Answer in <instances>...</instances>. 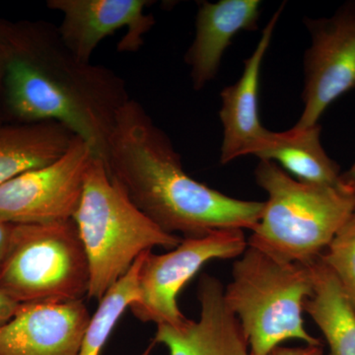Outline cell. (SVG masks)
Returning a JSON list of instances; mask_svg holds the SVG:
<instances>
[{"label": "cell", "mask_w": 355, "mask_h": 355, "mask_svg": "<svg viewBox=\"0 0 355 355\" xmlns=\"http://www.w3.org/2000/svg\"><path fill=\"white\" fill-rule=\"evenodd\" d=\"M248 247L241 229H223L198 238H183L163 254L147 251L139 270V298L130 305L141 322L179 326L186 321L177 297L184 284L205 263L238 258Z\"/></svg>", "instance_id": "52a82bcc"}, {"label": "cell", "mask_w": 355, "mask_h": 355, "mask_svg": "<svg viewBox=\"0 0 355 355\" xmlns=\"http://www.w3.org/2000/svg\"><path fill=\"white\" fill-rule=\"evenodd\" d=\"M90 320L83 299L20 304L0 329V355H78Z\"/></svg>", "instance_id": "8fae6325"}, {"label": "cell", "mask_w": 355, "mask_h": 355, "mask_svg": "<svg viewBox=\"0 0 355 355\" xmlns=\"http://www.w3.org/2000/svg\"><path fill=\"white\" fill-rule=\"evenodd\" d=\"M305 22L312 44L304 58V110L295 125L300 128L318 125L331 103L355 87V3Z\"/></svg>", "instance_id": "9c48e42d"}, {"label": "cell", "mask_w": 355, "mask_h": 355, "mask_svg": "<svg viewBox=\"0 0 355 355\" xmlns=\"http://www.w3.org/2000/svg\"><path fill=\"white\" fill-rule=\"evenodd\" d=\"M233 265L224 301L241 324L252 355H268L280 343L322 345L304 327V303L313 293L309 265L287 263L248 246Z\"/></svg>", "instance_id": "5b68a950"}, {"label": "cell", "mask_w": 355, "mask_h": 355, "mask_svg": "<svg viewBox=\"0 0 355 355\" xmlns=\"http://www.w3.org/2000/svg\"><path fill=\"white\" fill-rule=\"evenodd\" d=\"M321 259L335 273L355 307V212L336 233Z\"/></svg>", "instance_id": "d6986e66"}, {"label": "cell", "mask_w": 355, "mask_h": 355, "mask_svg": "<svg viewBox=\"0 0 355 355\" xmlns=\"http://www.w3.org/2000/svg\"><path fill=\"white\" fill-rule=\"evenodd\" d=\"M146 252L140 254L128 272L100 301L97 311L91 317L78 355H101L103 347L121 315L139 300V270Z\"/></svg>", "instance_id": "ac0fdd59"}, {"label": "cell", "mask_w": 355, "mask_h": 355, "mask_svg": "<svg viewBox=\"0 0 355 355\" xmlns=\"http://www.w3.org/2000/svg\"><path fill=\"white\" fill-rule=\"evenodd\" d=\"M0 93L14 118L60 123L102 160L116 114L130 99L121 77L80 62L58 27L44 21L0 19Z\"/></svg>", "instance_id": "6da1fadb"}, {"label": "cell", "mask_w": 355, "mask_h": 355, "mask_svg": "<svg viewBox=\"0 0 355 355\" xmlns=\"http://www.w3.org/2000/svg\"><path fill=\"white\" fill-rule=\"evenodd\" d=\"M340 187L349 193H355V162L349 170L340 175Z\"/></svg>", "instance_id": "603a6c76"}, {"label": "cell", "mask_w": 355, "mask_h": 355, "mask_svg": "<svg viewBox=\"0 0 355 355\" xmlns=\"http://www.w3.org/2000/svg\"><path fill=\"white\" fill-rule=\"evenodd\" d=\"M313 293L304 303L326 338L329 355H355V307L321 256L309 263Z\"/></svg>", "instance_id": "e0dca14e"}, {"label": "cell", "mask_w": 355, "mask_h": 355, "mask_svg": "<svg viewBox=\"0 0 355 355\" xmlns=\"http://www.w3.org/2000/svg\"><path fill=\"white\" fill-rule=\"evenodd\" d=\"M282 9L284 6L275 11L266 24L254 53L244 62V70L239 80L222 90L219 113L224 130L222 164L241 156L252 155L270 132L263 127L259 116V85L261 64Z\"/></svg>", "instance_id": "4fadbf2b"}, {"label": "cell", "mask_w": 355, "mask_h": 355, "mask_svg": "<svg viewBox=\"0 0 355 355\" xmlns=\"http://www.w3.org/2000/svg\"><path fill=\"white\" fill-rule=\"evenodd\" d=\"M268 355H324V350L322 345H306L304 347H286L279 345Z\"/></svg>", "instance_id": "ffe728a7"}, {"label": "cell", "mask_w": 355, "mask_h": 355, "mask_svg": "<svg viewBox=\"0 0 355 355\" xmlns=\"http://www.w3.org/2000/svg\"><path fill=\"white\" fill-rule=\"evenodd\" d=\"M94 156L92 148L76 137L57 160L2 184L0 221L16 225L73 219Z\"/></svg>", "instance_id": "ba28073f"}, {"label": "cell", "mask_w": 355, "mask_h": 355, "mask_svg": "<svg viewBox=\"0 0 355 355\" xmlns=\"http://www.w3.org/2000/svg\"><path fill=\"white\" fill-rule=\"evenodd\" d=\"M254 176L268 200L248 246L277 260L309 265L355 212V193L303 183L272 161L260 160Z\"/></svg>", "instance_id": "3957f363"}, {"label": "cell", "mask_w": 355, "mask_h": 355, "mask_svg": "<svg viewBox=\"0 0 355 355\" xmlns=\"http://www.w3.org/2000/svg\"><path fill=\"white\" fill-rule=\"evenodd\" d=\"M320 132L319 125L270 132L252 155L272 161L303 183L340 187V167L324 151Z\"/></svg>", "instance_id": "9a60e30c"}, {"label": "cell", "mask_w": 355, "mask_h": 355, "mask_svg": "<svg viewBox=\"0 0 355 355\" xmlns=\"http://www.w3.org/2000/svg\"><path fill=\"white\" fill-rule=\"evenodd\" d=\"M103 161L133 205L168 234L253 231L260 222L265 202L229 197L187 174L171 140L135 100L116 114Z\"/></svg>", "instance_id": "7a4b0ae2"}, {"label": "cell", "mask_w": 355, "mask_h": 355, "mask_svg": "<svg viewBox=\"0 0 355 355\" xmlns=\"http://www.w3.org/2000/svg\"><path fill=\"white\" fill-rule=\"evenodd\" d=\"M147 0H49L46 6L62 13L58 29L80 62H91L100 42L119 30L127 29L118 44L123 53L139 51L155 20L146 14Z\"/></svg>", "instance_id": "30bf717a"}, {"label": "cell", "mask_w": 355, "mask_h": 355, "mask_svg": "<svg viewBox=\"0 0 355 355\" xmlns=\"http://www.w3.org/2000/svg\"><path fill=\"white\" fill-rule=\"evenodd\" d=\"M12 227L13 224L0 221V266H1L2 261H3L4 256H6L7 248H8Z\"/></svg>", "instance_id": "7402d4cb"}, {"label": "cell", "mask_w": 355, "mask_h": 355, "mask_svg": "<svg viewBox=\"0 0 355 355\" xmlns=\"http://www.w3.org/2000/svg\"><path fill=\"white\" fill-rule=\"evenodd\" d=\"M90 270L73 219L16 224L0 266V291L18 304L87 297Z\"/></svg>", "instance_id": "8992f818"}, {"label": "cell", "mask_w": 355, "mask_h": 355, "mask_svg": "<svg viewBox=\"0 0 355 355\" xmlns=\"http://www.w3.org/2000/svg\"><path fill=\"white\" fill-rule=\"evenodd\" d=\"M200 317L179 326L157 324L155 343L169 355H252L241 324L224 301V287L216 277L202 275L198 286Z\"/></svg>", "instance_id": "7c38bea8"}, {"label": "cell", "mask_w": 355, "mask_h": 355, "mask_svg": "<svg viewBox=\"0 0 355 355\" xmlns=\"http://www.w3.org/2000/svg\"><path fill=\"white\" fill-rule=\"evenodd\" d=\"M19 305L0 291V329L14 316Z\"/></svg>", "instance_id": "44dd1931"}, {"label": "cell", "mask_w": 355, "mask_h": 355, "mask_svg": "<svg viewBox=\"0 0 355 355\" xmlns=\"http://www.w3.org/2000/svg\"><path fill=\"white\" fill-rule=\"evenodd\" d=\"M73 220L88 258L87 297L98 302L140 254L154 247L173 250L182 241L179 236L161 230L142 214L110 176L104 161L96 156L86 173Z\"/></svg>", "instance_id": "277c9868"}, {"label": "cell", "mask_w": 355, "mask_h": 355, "mask_svg": "<svg viewBox=\"0 0 355 355\" xmlns=\"http://www.w3.org/2000/svg\"><path fill=\"white\" fill-rule=\"evenodd\" d=\"M259 0L202 2L196 21V35L186 53L193 88L200 90L216 77L222 57L233 38L241 31L258 28Z\"/></svg>", "instance_id": "5bb4252c"}, {"label": "cell", "mask_w": 355, "mask_h": 355, "mask_svg": "<svg viewBox=\"0 0 355 355\" xmlns=\"http://www.w3.org/2000/svg\"><path fill=\"white\" fill-rule=\"evenodd\" d=\"M76 135L55 121L0 123V186L57 160Z\"/></svg>", "instance_id": "2e32d148"}]
</instances>
